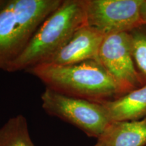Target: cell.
I'll use <instances>...</instances> for the list:
<instances>
[{"label": "cell", "instance_id": "cell-4", "mask_svg": "<svg viewBox=\"0 0 146 146\" xmlns=\"http://www.w3.org/2000/svg\"><path fill=\"white\" fill-rule=\"evenodd\" d=\"M41 98L47 114L75 126L89 137L98 139L112 123L101 102L68 96L47 87Z\"/></svg>", "mask_w": 146, "mask_h": 146}, {"label": "cell", "instance_id": "cell-8", "mask_svg": "<svg viewBox=\"0 0 146 146\" xmlns=\"http://www.w3.org/2000/svg\"><path fill=\"white\" fill-rule=\"evenodd\" d=\"M98 143L100 146L146 145V116L139 120L112 122Z\"/></svg>", "mask_w": 146, "mask_h": 146}, {"label": "cell", "instance_id": "cell-12", "mask_svg": "<svg viewBox=\"0 0 146 146\" xmlns=\"http://www.w3.org/2000/svg\"><path fill=\"white\" fill-rule=\"evenodd\" d=\"M141 18L144 25H146V0H143L141 5Z\"/></svg>", "mask_w": 146, "mask_h": 146}, {"label": "cell", "instance_id": "cell-3", "mask_svg": "<svg viewBox=\"0 0 146 146\" xmlns=\"http://www.w3.org/2000/svg\"><path fill=\"white\" fill-rule=\"evenodd\" d=\"M63 0H7L0 11V70L6 71Z\"/></svg>", "mask_w": 146, "mask_h": 146}, {"label": "cell", "instance_id": "cell-6", "mask_svg": "<svg viewBox=\"0 0 146 146\" xmlns=\"http://www.w3.org/2000/svg\"><path fill=\"white\" fill-rule=\"evenodd\" d=\"M143 0H85L87 25L105 35L130 33L143 25Z\"/></svg>", "mask_w": 146, "mask_h": 146}, {"label": "cell", "instance_id": "cell-13", "mask_svg": "<svg viewBox=\"0 0 146 146\" xmlns=\"http://www.w3.org/2000/svg\"><path fill=\"white\" fill-rule=\"evenodd\" d=\"M7 2V0H0V11L1 10L4 5H5V3Z\"/></svg>", "mask_w": 146, "mask_h": 146}, {"label": "cell", "instance_id": "cell-10", "mask_svg": "<svg viewBox=\"0 0 146 146\" xmlns=\"http://www.w3.org/2000/svg\"><path fill=\"white\" fill-rule=\"evenodd\" d=\"M0 146H35L25 116L19 114L10 118L0 128Z\"/></svg>", "mask_w": 146, "mask_h": 146}, {"label": "cell", "instance_id": "cell-7", "mask_svg": "<svg viewBox=\"0 0 146 146\" xmlns=\"http://www.w3.org/2000/svg\"><path fill=\"white\" fill-rule=\"evenodd\" d=\"M105 35L85 25L73 34L67 43L43 64L70 65L97 60Z\"/></svg>", "mask_w": 146, "mask_h": 146}, {"label": "cell", "instance_id": "cell-2", "mask_svg": "<svg viewBox=\"0 0 146 146\" xmlns=\"http://www.w3.org/2000/svg\"><path fill=\"white\" fill-rule=\"evenodd\" d=\"M85 25V0H63L41 23L25 50L9 66L6 72L27 70L44 63Z\"/></svg>", "mask_w": 146, "mask_h": 146}, {"label": "cell", "instance_id": "cell-14", "mask_svg": "<svg viewBox=\"0 0 146 146\" xmlns=\"http://www.w3.org/2000/svg\"><path fill=\"white\" fill-rule=\"evenodd\" d=\"M94 146H100V145H99V144H98V142H97V143L96 144V145H95Z\"/></svg>", "mask_w": 146, "mask_h": 146}, {"label": "cell", "instance_id": "cell-5", "mask_svg": "<svg viewBox=\"0 0 146 146\" xmlns=\"http://www.w3.org/2000/svg\"><path fill=\"white\" fill-rule=\"evenodd\" d=\"M96 60L116 82L120 96L143 86L133 60L130 33L106 35Z\"/></svg>", "mask_w": 146, "mask_h": 146}, {"label": "cell", "instance_id": "cell-9", "mask_svg": "<svg viewBox=\"0 0 146 146\" xmlns=\"http://www.w3.org/2000/svg\"><path fill=\"white\" fill-rule=\"evenodd\" d=\"M101 103L112 122L141 119L146 116V85L116 99Z\"/></svg>", "mask_w": 146, "mask_h": 146}, {"label": "cell", "instance_id": "cell-1", "mask_svg": "<svg viewBox=\"0 0 146 146\" xmlns=\"http://www.w3.org/2000/svg\"><path fill=\"white\" fill-rule=\"evenodd\" d=\"M26 71L47 88L68 96L96 102L120 96L116 82L96 60L70 65L40 64Z\"/></svg>", "mask_w": 146, "mask_h": 146}, {"label": "cell", "instance_id": "cell-11", "mask_svg": "<svg viewBox=\"0 0 146 146\" xmlns=\"http://www.w3.org/2000/svg\"><path fill=\"white\" fill-rule=\"evenodd\" d=\"M135 64L143 85H146V25L130 32Z\"/></svg>", "mask_w": 146, "mask_h": 146}]
</instances>
